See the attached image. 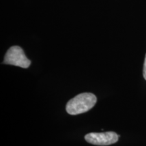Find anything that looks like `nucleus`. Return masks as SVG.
<instances>
[{
    "mask_svg": "<svg viewBox=\"0 0 146 146\" xmlns=\"http://www.w3.org/2000/svg\"><path fill=\"white\" fill-rule=\"evenodd\" d=\"M97 98L91 93H83L71 99L67 103L66 110L70 115L85 113L96 105Z\"/></svg>",
    "mask_w": 146,
    "mask_h": 146,
    "instance_id": "1",
    "label": "nucleus"
},
{
    "mask_svg": "<svg viewBox=\"0 0 146 146\" xmlns=\"http://www.w3.org/2000/svg\"><path fill=\"white\" fill-rule=\"evenodd\" d=\"M3 64L27 68L30 66L31 62L26 57L23 50L21 47L12 46L7 51Z\"/></svg>",
    "mask_w": 146,
    "mask_h": 146,
    "instance_id": "2",
    "label": "nucleus"
},
{
    "mask_svg": "<svg viewBox=\"0 0 146 146\" xmlns=\"http://www.w3.org/2000/svg\"><path fill=\"white\" fill-rule=\"evenodd\" d=\"M119 135L112 131L104 133H90L85 135L88 143L96 145H109L118 141Z\"/></svg>",
    "mask_w": 146,
    "mask_h": 146,
    "instance_id": "3",
    "label": "nucleus"
},
{
    "mask_svg": "<svg viewBox=\"0 0 146 146\" xmlns=\"http://www.w3.org/2000/svg\"><path fill=\"white\" fill-rule=\"evenodd\" d=\"M143 77L146 80V55H145V62H144V64H143Z\"/></svg>",
    "mask_w": 146,
    "mask_h": 146,
    "instance_id": "4",
    "label": "nucleus"
}]
</instances>
